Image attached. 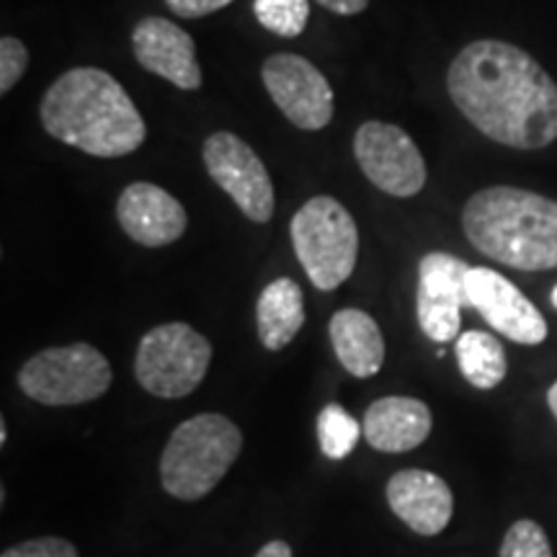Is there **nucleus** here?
Returning <instances> with one entry per match:
<instances>
[{
	"mask_svg": "<svg viewBox=\"0 0 557 557\" xmlns=\"http://www.w3.org/2000/svg\"><path fill=\"white\" fill-rule=\"evenodd\" d=\"M45 129L54 139L96 158H122L148 137L143 114L114 75L73 67L47 88L39 103Z\"/></svg>",
	"mask_w": 557,
	"mask_h": 557,
	"instance_id": "nucleus-2",
	"label": "nucleus"
},
{
	"mask_svg": "<svg viewBox=\"0 0 557 557\" xmlns=\"http://www.w3.org/2000/svg\"><path fill=\"white\" fill-rule=\"evenodd\" d=\"M500 557H553V545L537 521L519 519L500 542Z\"/></svg>",
	"mask_w": 557,
	"mask_h": 557,
	"instance_id": "nucleus-22",
	"label": "nucleus"
},
{
	"mask_svg": "<svg viewBox=\"0 0 557 557\" xmlns=\"http://www.w3.org/2000/svg\"><path fill=\"white\" fill-rule=\"evenodd\" d=\"M212 346L186 323L156 325L139 341L135 377L156 398H186L205 380Z\"/></svg>",
	"mask_w": 557,
	"mask_h": 557,
	"instance_id": "nucleus-7",
	"label": "nucleus"
},
{
	"mask_svg": "<svg viewBox=\"0 0 557 557\" xmlns=\"http://www.w3.org/2000/svg\"><path fill=\"white\" fill-rule=\"evenodd\" d=\"M547 406H549V410H553V416L557 421V380L553 382V387L547 389Z\"/></svg>",
	"mask_w": 557,
	"mask_h": 557,
	"instance_id": "nucleus-28",
	"label": "nucleus"
},
{
	"mask_svg": "<svg viewBox=\"0 0 557 557\" xmlns=\"http://www.w3.org/2000/svg\"><path fill=\"white\" fill-rule=\"evenodd\" d=\"M364 434L361 423L344 406L329 403L318 416V438L325 457L344 459L357 449L359 438Z\"/></svg>",
	"mask_w": 557,
	"mask_h": 557,
	"instance_id": "nucleus-20",
	"label": "nucleus"
},
{
	"mask_svg": "<svg viewBox=\"0 0 557 557\" xmlns=\"http://www.w3.org/2000/svg\"><path fill=\"white\" fill-rule=\"evenodd\" d=\"M468 240L487 259L519 271L557 269V201L517 186L472 194L462 209Z\"/></svg>",
	"mask_w": 557,
	"mask_h": 557,
	"instance_id": "nucleus-3",
	"label": "nucleus"
},
{
	"mask_svg": "<svg viewBox=\"0 0 557 557\" xmlns=\"http://www.w3.org/2000/svg\"><path fill=\"white\" fill-rule=\"evenodd\" d=\"M9 442V429H5V421H0V444Z\"/></svg>",
	"mask_w": 557,
	"mask_h": 557,
	"instance_id": "nucleus-29",
	"label": "nucleus"
},
{
	"mask_svg": "<svg viewBox=\"0 0 557 557\" xmlns=\"http://www.w3.org/2000/svg\"><path fill=\"white\" fill-rule=\"evenodd\" d=\"M233 0H165L171 13H176L178 18H205L209 13L225 9Z\"/></svg>",
	"mask_w": 557,
	"mask_h": 557,
	"instance_id": "nucleus-25",
	"label": "nucleus"
},
{
	"mask_svg": "<svg viewBox=\"0 0 557 557\" xmlns=\"http://www.w3.org/2000/svg\"><path fill=\"white\" fill-rule=\"evenodd\" d=\"M109 385V359L90 344L45 348L18 372L21 393L41 406H81L99 400Z\"/></svg>",
	"mask_w": 557,
	"mask_h": 557,
	"instance_id": "nucleus-6",
	"label": "nucleus"
},
{
	"mask_svg": "<svg viewBox=\"0 0 557 557\" xmlns=\"http://www.w3.org/2000/svg\"><path fill=\"white\" fill-rule=\"evenodd\" d=\"M354 156L364 176L389 197H416L429 171L406 129L387 122H364L354 135Z\"/></svg>",
	"mask_w": 557,
	"mask_h": 557,
	"instance_id": "nucleus-9",
	"label": "nucleus"
},
{
	"mask_svg": "<svg viewBox=\"0 0 557 557\" xmlns=\"http://www.w3.org/2000/svg\"><path fill=\"white\" fill-rule=\"evenodd\" d=\"M470 267L451 253H426L418 263V325L436 344L459 338L462 308H470L468 297Z\"/></svg>",
	"mask_w": 557,
	"mask_h": 557,
	"instance_id": "nucleus-11",
	"label": "nucleus"
},
{
	"mask_svg": "<svg viewBox=\"0 0 557 557\" xmlns=\"http://www.w3.org/2000/svg\"><path fill=\"white\" fill-rule=\"evenodd\" d=\"M457 364L462 377L478 389H493L506 380L508 359L500 341L485 331H465L459 333Z\"/></svg>",
	"mask_w": 557,
	"mask_h": 557,
	"instance_id": "nucleus-19",
	"label": "nucleus"
},
{
	"mask_svg": "<svg viewBox=\"0 0 557 557\" xmlns=\"http://www.w3.org/2000/svg\"><path fill=\"white\" fill-rule=\"evenodd\" d=\"M323 9H329L333 13H338V16H357L369 5V0H318Z\"/></svg>",
	"mask_w": 557,
	"mask_h": 557,
	"instance_id": "nucleus-26",
	"label": "nucleus"
},
{
	"mask_svg": "<svg viewBox=\"0 0 557 557\" xmlns=\"http://www.w3.org/2000/svg\"><path fill=\"white\" fill-rule=\"evenodd\" d=\"M29 67V50L16 37L0 39V94H11V88L24 78Z\"/></svg>",
	"mask_w": 557,
	"mask_h": 557,
	"instance_id": "nucleus-23",
	"label": "nucleus"
},
{
	"mask_svg": "<svg viewBox=\"0 0 557 557\" xmlns=\"http://www.w3.org/2000/svg\"><path fill=\"white\" fill-rule=\"evenodd\" d=\"M0 557H78V549L73 547V542L62 537H39L21 542V545L5 549Z\"/></svg>",
	"mask_w": 557,
	"mask_h": 557,
	"instance_id": "nucleus-24",
	"label": "nucleus"
},
{
	"mask_svg": "<svg viewBox=\"0 0 557 557\" xmlns=\"http://www.w3.org/2000/svg\"><path fill=\"white\" fill-rule=\"evenodd\" d=\"M253 13L267 32L295 39L308 26L310 3L308 0H253Z\"/></svg>",
	"mask_w": 557,
	"mask_h": 557,
	"instance_id": "nucleus-21",
	"label": "nucleus"
},
{
	"mask_svg": "<svg viewBox=\"0 0 557 557\" xmlns=\"http://www.w3.org/2000/svg\"><path fill=\"white\" fill-rule=\"evenodd\" d=\"M243 449V434L220 413H201L173 431L160 457V480L173 498L199 500L227 475Z\"/></svg>",
	"mask_w": 557,
	"mask_h": 557,
	"instance_id": "nucleus-4",
	"label": "nucleus"
},
{
	"mask_svg": "<svg viewBox=\"0 0 557 557\" xmlns=\"http://www.w3.org/2000/svg\"><path fill=\"white\" fill-rule=\"evenodd\" d=\"M259 338L269 351H282L305 325V297L297 282L282 276L261 292L256 302Z\"/></svg>",
	"mask_w": 557,
	"mask_h": 557,
	"instance_id": "nucleus-18",
	"label": "nucleus"
},
{
	"mask_svg": "<svg viewBox=\"0 0 557 557\" xmlns=\"http://www.w3.org/2000/svg\"><path fill=\"white\" fill-rule=\"evenodd\" d=\"M292 246L312 287L331 292L354 274L359 230L351 212L333 197H312L292 218Z\"/></svg>",
	"mask_w": 557,
	"mask_h": 557,
	"instance_id": "nucleus-5",
	"label": "nucleus"
},
{
	"mask_svg": "<svg viewBox=\"0 0 557 557\" xmlns=\"http://www.w3.org/2000/svg\"><path fill=\"white\" fill-rule=\"evenodd\" d=\"M470 308L485 318V323L500 336L521 346H537L547 338V320L517 284L498 271L470 267L468 271Z\"/></svg>",
	"mask_w": 557,
	"mask_h": 557,
	"instance_id": "nucleus-12",
	"label": "nucleus"
},
{
	"mask_svg": "<svg viewBox=\"0 0 557 557\" xmlns=\"http://www.w3.org/2000/svg\"><path fill=\"white\" fill-rule=\"evenodd\" d=\"M549 302H553V308L557 310V284H555V289H553V295H549Z\"/></svg>",
	"mask_w": 557,
	"mask_h": 557,
	"instance_id": "nucleus-30",
	"label": "nucleus"
},
{
	"mask_svg": "<svg viewBox=\"0 0 557 557\" xmlns=\"http://www.w3.org/2000/svg\"><path fill=\"white\" fill-rule=\"evenodd\" d=\"M329 333L338 361L354 377H374L385 364V338L369 312L357 308L338 310L331 318Z\"/></svg>",
	"mask_w": 557,
	"mask_h": 557,
	"instance_id": "nucleus-17",
	"label": "nucleus"
},
{
	"mask_svg": "<svg viewBox=\"0 0 557 557\" xmlns=\"http://www.w3.org/2000/svg\"><path fill=\"white\" fill-rule=\"evenodd\" d=\"M132 50L139 65L158 78H165L181 90L201 88V67L191 34L173 21L160 16L139 21L132 32Z\"/></svg>",
	"mask_w": 557,
	"mask_h": 557,
	"instance_id": "nucleus-13",
	"label": "nucleus"
},
{
	"mask_svg": "<svg viewBox=\"0 0 557 557\" xmlns=\"http://www.w3.org/2000/svg\"><path fill=\"white\" fill-rule=\"evenodd\" d=\"M431 408L418 398H403V395H389V398L374 400L367 408L364 438L369 447L387 455H400L421 447L431 434Z\"/></svg>",
	"mask_w": 557,
	"mask_h": 557,
	"instance_id": "nucleus-16",
	"label": "nucleus"
},
{
	"mask_svg": "<svg viewBox=\"0 0 557 557\" xmlns=\"http://www.w3.org/2000/svg\"><path fill=\"white\" fill-rule=\"evenodd\" d=\"M256 557H292V547L282 540H271L259 549V555Z\"/></svg>",
	"mask_w": 557,
	"mask_h": 557,
	"instance_id": "nucleus-27",
	"label": "nucleus"
},
{
	"mask_svg": "<svg viewBox=\"0 0 557 557\" xmlns=\"http://www.w3.org/2000/svg\"><path fill=\"white\" fill-rule=\"evenodd\" d=\"M387 504L403 524L421 537H436L449 527L455 496L447 480L429 470H400L387 483Z\"/></svg>",
	"mask_w": 557,
	"mask_h": 557,
	"instance_id": "nucleus-15",
	"label": "nucleus"
},
{
	"mask_svg": "<svg viewBox=\"0 0 557 557\" xmlns=\"http://www.w3.org/2000/svg\"><path fill=\"white\" fill-rule=\"evenodd\" d=\"M263 86L271 101L299 129H323L333 120V88L310 60L278 52L263 62Z\"/></svg>",
	"mask_w": 557,
	"mask_h": 557,
	"instance_id": "nucleus-10",
	"label": "nucleus"
},
{
	"mask_svg": "<svg viewBox=\"0 0 557 557\" xmlns=\"http://www.w3.org/2000/svg\"><path fill=\"white\" fill-rule=\"evenodd\" d=\"M447 88L478 132L513 150L557 139V83L532 54L500 39H478L451 60Z\"/></svg>",
	"mask_w": 557,
	"mask_h": 557,
	"instance_id": "nucleus-1",
	"label": "nucleus"
},
{
	"mask_svg": "<svg viewBox=\"0 0 557 557\" xmlns=\"http://www.w3.org/2000/svg\"><path fill=\"white\" fill-rule=\"evenodd\" d=\"M201 156L209 178L238 205L248 220L263 225L274 218V184L263 160L248 143L233 132H214L207 137Z\"/></svg>",
	"mask_w": 557,
	"mask_h": 557,
	"instance_id": "nucleus-8",
	"label": "nucleus"
},
{
	"mask_svg": "<svg viewBox=\"0 0 557 557\" xmlns=\"http://www.w3.org/2000/svg\"><path fill=\"white\" fill-rule=\"evenodd\" d=\"M116 220L132 240L145 248H163L186 233L189 218L181 201L148 181H135L116 201Z\"/></svg>",
	"mask_w": 557,
	"mask_h": 557,
	"instance_id": "nucleus-14",
	"label": "nucleus"
}]
</instances>
